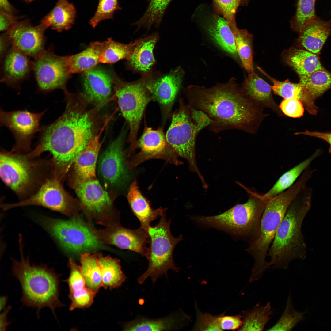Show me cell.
Masks as SVG:
<instances>
[{
  "label": "cell",
  "instance_id": "obj_1",
  "mask_svg": "<svg viewBox=\"0 0 331 331\" xmlns=\"http://www.w3.org/2000/svg\"><path fill=\"white\" fill-rule=\"evenodd\" d=\"M66 107L52 123L40 129L38 144L29 154L36 158L46 152L52 156L54 174L62 178L90 140L103 131L109 120L101 106L88 108L82 93H64Z\"/></svg>",
  "mask_w": 331,
  "mask_h": 331
},
{
  "label": "cell",
  "instance_id": "obj_2",
  "mask_svg": "<svg viewBox=\"0 0 331 331\" xmlns=\"http://www.w3.org/2000/svg\"><path fill=\"white\" fill-rule=\"evenodd\" d=\"M184 93L188 104L206 114L211 121L210 129L216 132L237 129L254 133L265 116L233 78L210 88L191 85Z\"/></svg>",
  "mask_w": 331,
  "mask_h": 331
},
{
  "label": "cell",
  "instance_id": "obj_3",
  "mask_svg": "<svg viewBox=\"0 0 331 331\" xmlns=\"http://www.w3.org/2000/svg\"><path fill=\"white\" fill-rule=\"evenodd\" d=\"M20 247L21 260H12V270L21 286L22 304L36 309L38 317L42 308L48 307L56 318L55 309L64 306L59 299V275L46 265L31 264Z\"/></svg>",
  "mask_w": 331,
  "mask_h": 331
},
{
  "label": "cell",
  "instance_id": "obj_4",
  "mask_svg": "<svg viewBox=\"0 0 331 331\" xmlns=\"http://www.w3.org/2000/svg\"><path fill=\"white\" fill-rule=\"evenodd\" d=\"M310 199L302 191L290 204L268 251L270 267L286 269L292 260L304 258L306 245L301 228Z\"/></svg>",
  "mask_w": 331,
  "mask_h": 331
},
{
  "label": "cell",
  "instance_id": "obj_5",
  "mask_svg": "<svg viewBox=\"0 0 331 331\" xmlns=\"http://www.w3.org/2000/svg\"><path fill=\"white\" fill-rule=\"evenodd\" d=\"M249 198L220 214L211 216H196L192 219L206 226L226 230L246 239L249 245L258 238L262 214L269 199L251 189L243 187Z\"/></svg>",
  "mask_w": 331,
  "mask_h": 331
},
{
  "label": "cell",
  "instance_id": "obj_6",
  "mask_svg": "<svg viewBox=\"0 0 331 331\" xmlns=\"http://www.w3.org/2000/svg\"><path fill=\"white\" fill-rule=\"evenodd\" d=\"M303 188L302 183L297 181L287 189L269 199L261 218L259 236L246 249L254 261L250 277L252 280H258L269 268L266 257L277 230L291 202Z\"/></svg>",
  "mask_w": 331,
  "mask_h": 331
},
{
  "label": "cell",
  "instance_id": "obj_7",
  "mask_svg": "<svg viewBox=\"0 0 331 331\" xmlns=\"http://www.w3.org/2000/svg\"><path fill=\"white\" fill-rule=\"evenodd\" d=\"M211 123L206 114L186 105L184 99H181L178 108L172 115L171 124L166 134L167 142L175 154L187 160L190 170L196 173L202 182L204 180L196 161L195 143L199 132Z\"/></svg>",
  "mask_w": 331,
  "mask_h": 331
},
{
  "label": "cell",
  "instance_id": "obj_8",
  "mask_svg": "<svg viewBox=\"0 0 331 331\" xmlns=\"http://www.w3.org/2000/svg\"><path fill=\"white\" fill-rule=\"evenodd\" d=\"M26 154L2 150L0 156V175L3 182L20 197L33 194L46 180L44 161Z\"/></svg>",
  "mask_w": 331,
  "mask_h": 331
},
{
  "label": "cell",
  "instance_id": "obj_9",
  "mask_svg": "<svg viewBox=\"0 0 331 331\" xmlns=\"http://www.w3.org/2000/svg\"><path fill=\"white\" fill-rule=\"evenodd\" d=\"M165 211L158 223L150 226L147 231L150 237L149 253L147 258L148 265L146 270L137 279L138 283L143 284L150 277L154 284L163 276H167L169 270L178 272L179 268L175 264L173 257L174 249L182 239V235L173 236L170 230V220L166 218Z\"/></svg>",
  "mask_w": 331,
  "mask_h": 331
},
{
  "label": "cell",
  "instance_id": "obj_10",
  "mask_svg": "<svg viewBox=\"0 0 331 331\" xmlns=\"http://www.w3.org/2000/svg\"><path fill=\"white\" fill-rule=\"evenodd\" d=\"M39 221L66 252L80 254L103 248L95 229L77 215L67 220L41 216Z\"/></svg>",
  "mask_w": 331,
  "mask_h": 331
},
{
  "label": "cell",
  "instance_id": "obj_11",
  "mask_svg": "<svg viewBox=\"0 0 331 331\" xmlns=\"http://www.w3.org/2000/svg\"><path fill=\"white\" fill-rule=\"evenodd\" d=\"M148 76H142L137 81L127 82L114 75L113 96L129 125L128 140L130 146L134 145L137 140L138 131L146 106L154 101L146 86Z\"/></svg>",
  "mask_w": 331,
  "mask_h": 331
},
{
  "label": "cell",
  "instance_id": "obj_12",
  "mask_svg": "<svg viewBox=\"0 0 331 331\" xmlns=\"http://www.w3.org/2000/svg\"><path fill=\"white\" fill-rule=\"evenodd\" d=\"M74 188L81 202L86 217L106 226L119 223V216L112 210V201L96 178L74 180Z\"/></svg>",
  "mask_w": 331,
  "mask_h": 331
},
{
  "label": "cell",
  "instance_id": "obj_13",
  "mask_svg": "<svg viewBox=\"0 0 331 331\" xmlns=\"http://www.w3.org/2000/svg\"><path fill=\"white\" fill-rule=\"evenodd\" d=\"M60 181L52 176L27 198L15 203L3 204L1 207L6 211L19 207L40 206L71 217L76 215L80 207L65 190Z\"/></svg>",
  "mask_w": 331,
  "mask_h": 331
},
{
  "label": "cell",
  "instance_id": "obj_14",
  "mask_svg": "<svg viewBox=\"0 0 331 331\" xmlns=\"http://www.w3.org/2000/svg\"><path fill=\"white\" fill-rule=\"evenodd\" d=\"M192 18L219 48L233 58H239L234 36L228 22L213 5H199Z\"/></svg>",
  "mask_w": 331,
  "mask_h": 331
},
{
  "label": "cell",
  "instance_id": "obj_15",
  "mask_svg": "<svg viewBox=\"0 0 331 331\" xmlns=\"http://www.w3.org/2000/svg\"><path fill=\"white\" fill-rule=\"evenodd\" d=\"M46 110L34 113L26 110L9 112L0 108V125L7 128L13 134L15 140L11 151L20 154L30 152L32 140L40 130V120Z\"/></svg>",
  "mask_w": 331,
  "mask_h": 331
},
{
  "label": "cell",
  "instance_id": "obj_16",
  "mask_svg": "<svg viewBox=\"0 0 331 331\" xmlns=\"http://www.w3.org/2000/svg\"><path fill=\"white\" fill-rule=\"evenodd\" d=\"M39 90L47 93L57 89L67 91L66 84L71 74L69 72L64 56L56 55L51 49L45 51L32 62Z\"/></svg>",
  "mask_w": 331,
  "mask_h": 331
},
{
  "label": "cell",
  "instance_id": "obj_17",
  "mask_svg": "<svg viewBox=\"0 0 331 331\" xmlns=\"http://www.w3.org/2000/svg\"><path fill=\"white\" fill-rule=\"evenodd\" d=\"M95 233L103 244L111 245L131 250L148 258L150 237L147 230L140 226L136 230L122 227L120 223L110 224Z\"/></svg>",
  "mask_w": 331,
  "mask_h": 331
},
{
  "label": "cell",
  "instance_id": "obj_18",
  "mask_svg": "<svg viewBox=\"0 0 331 331\" xmlns=\"http://www.w3.org/2000/svg\"><path fill=\"white\" fill-rule=\"evenodd\" d=\"M184 72L180 67L159 76H148L146 86L154 101L159 104L164 122L170 116L172 106L181 88Z\"/></svg>",
  "mask_w": 331,
  "mask_h": 331
},
{
  "label": "cell",
  "instance_id": "obj_19",
  "mask_svg": "<svg viewBox=\"0 0 331 331\" xmlns=\"http://www.w3.org/2000/svg\"><path fill=\"white\" fill-rule=\"evenodd\" d=\"M136 148L140 150L131 162V168L146 160L153 158L164 159L175 164L179 163L176 158L177 156L169 146L162 127L153 130L145 123L142 135L129 150L132 151Z\"/></svg>",
  "mask_w": 331,
  "mask_h": 331
},
{
  "label": "cell",
  "instance_id": "obj_20",
  "mask_svg": "<svg viewBox=\"0 0 331 331\" xmlns=\"http://www.w3.org/2000/svg\"><path fill=\"white\" fill-rule=\"evenodd\" d=\"M47 28L43 24L34 26L30 20L17 21L7 31L12 47L34 59L44 51V32Z\"/></svg>",
  "mask_w": 331,
  "mask_h": 331
},
{
  "label": "cell",
  "instance_id": "obj_21",
  "mask_svg": "<svg viewBox=\"0 0 331 331\" xmlns=\"http://www.w3.org/2000/svg\"><path fill=\"white\" fill-rule=\"evenodd\" d=\"M124 136L122 132L108 146L99 160V173L105 183L110 186L122 185L129 177L124 159Z\"/></svg>",
  "mask_w": 331,
  "mask_h": 331
},
{
  "label": "cell",
  "instance_id": "obj_22",
  "mask_svg": "<svg viewBox=\"0 0 331 331\" xmlns=\"http://www.w3.org/2000/svg\"><path fill=\"white\" fill-rule=\"evenodd\" d=\"M83 74L82 93L89 104L103 107L114 99L111 95L114 75L96 67Z\"/></svg>",
  "mask_w": 331,
  "mask_h": 331
},
{
  "label": "cell",
  "instance_id": "obj_23",
  "mask_svg": "<svg viewBox=\"0 0 331 331\" xmlns=\"http://www.w3.org/2000/svg\"><path fill=\"white\" fill-rule=\"evenodd\" d=\"M29 57L11 46L2 60L1 81L12 87H19L32 70Z\"/></svg>",
  "mask_w": 331,
  "mask_h": 331
},
{
  "label": "cell",
  "instance_id": "obj_24",
  "mask_svg": "<svg viewBox=\"0 0 331 331\" xmlns=\"http://www.w3.org/2000/svg\"><path fill=\"white\" fill-rule=\"evenodd\" d=\"M159 38L155 32L145 37L136 40L133 51L127 60V68L142 76L152 74V68L156 61L153 54L154 48Z\"/></svg>",
  "mask_w": 331,
  "mask_h": 331
},
{
  "label": "cell",
  "instance_id": "obj_25",
  "mask_svg": "<svg viewBox=\"0 0 331 331\" xmlns=\"http://www.w3.org/2000/svg\"><path fill=\"white\" fill-rule=\"evenodd\" d=\"M188 316L181 310L174 312L158 318H150L142 316L126 323L124 331H173L179 330L186 325Z\"/></svg>",
  "mask_w": 331,
  "mask_h": 331
},
{
  "label": "cell",
  "instance_id": "obj_26",
  "mask_svg": "<svg viewBox=\"0 0 331 331\" xmlns=\"http://www.w3.org/2000/svg\"><path fill=\"white\" fill-rule=\"evenodd\" d=\"M241 88L246 96L260 108H269L278 115H282L273 97L271 86L254 71L248 73Z\"/></svg>",
  "mask_w": 331,
  "mask_h": 331
},
{
  "label": "cell",
  "instance_id": "obj_27",
  "mask_svg": "<svg viewBox=\"0 0 331 331\" xmlns=\"http://www.w3.org/2000/svg\"><path fill=\"white\" fill-rule=\"evenodd\" d=\"M127 198L133 213L140 222V227L147 230L151 226V222L160 217L166 210L162 207L152 208L149 202L140 192L135 181L131 184Z\"/></svg>",
  "mask_w": 331,
  "mask_h": 331
},
{
  "label": "cell",
  "instance_id": "obj_28",
  "mask_svg": "<svg viewBox=\"0 0 331 331\" xmlns=\"http://www.w3.org/2000/svg\"><path fill=\"white\" fill-rule=\"evenodd\" d=\"M299 40L308 51L318 54L331 32V20L323 21L317 17L300 32Z\"/></svg>",
  "mask_w": 331,
  "mask_h": 331
},
{
  "label": "cell",
  "instance_id": "obj_29",
  "mask_svg": "<svg viewBox=\"0 0 331 331\" xmlns=\"http://www.w3.org/2000/svg\"><path fill=\"white\" fill-rule=\"evenodd\" d=\"M102 131L92 138L80 152L74 163V180H83L96 177V168L101 147L100 137Z\"/></svg>",
  "mask_w": 331,
  "mask_h": 331
},
{
  "label": "cell",
  "instance_id": "obj_30",
  "mask_svg": "<svg viewBox=\"0 0 331 331\" xmlns=\"http://www.w3.org/2000/svg\"><path fill=\"white\" fill-rule=\"evenodd\" d=\"M106 44V41L92 42L82 52L64 56L65 63L70 74L84 73L96 67L99 63L101 55Z\"/></svg>",
  "mask_w": 331,
  "mask_h": 331
},
{
  "label": "cell",
  "instance_id": "obj_31",
  "mask_svg": "<svg viewBox=\"0 0 331 331\" xmlns=\"http://www.w3.org/2000/svg\"><path fill=\"white\" fill-rule=\"evenodd\" d=\"M258 69L266 76L273 83L271 86L274 94L284 99L295 98L299 99L302 103L306 109L310 114L316 115L318 108L314 104V99L307 92L304 87L299 82L294 83L288 79L280 81L272 78L260 67Z\"/></svg>",
  "mask_w": 331,
  "mask_h": 331
},
{
  "label": "cell",
  "instance_id": "obj_32",
  "mask_svg": "<svg viewBox=\"0 0 331 331\" xmlns=\"http://www.w3.org/2000/svg\"><path fill=\"white\" fill-rule=\"evenodd\" d=\"M77 15L75 7L67 0H58L52 9L40 21L47 27L61 32L70 29Z\"/></svg>",
  "mask_w": 331,
  "mask_h": 331
},
{
  "label": "cell",
  "instance_id": "obj_33",
  "mask_svg": "<svg viewBox=\"0 0 331 331\" xmlns=\"http://www.w3.org/2000/svg\"><path fill=\"white\" fill-rule=\"evenodd\" d=\"M285 59L287 63L299 76L323 68L317 55L305 50L291 48L288 51Z\"/></svg>",
  "mask_w": 331,
  "mask_h": 331
},
{
  "label": "cell",
  "instance_id": "obj_34",
  "mask_svg": "<svg viewBox=\"0 0 331 331\" xmlns=\"http://www.w3.org/2000/svg\"><path fill=\"white\" fill-rule=\"evenodd\" d=\"M98 255L102 287L105 289H112L122 285L126 277L122 270L120 260L108 256H104L101 254Z\"/></svg>",
  "mask_w": 331,
  "mask_h": 331
},
{
  "label": "cell",
  "instance_id": "obj_35",
  "mask_svg": "<svg viewBox=\"0 0 331 331\" xmlns=\"http://www.w3.org/2000/svg\"><path fill=\"white\" fill-rule=\"evenodd\" d=\"M98 254L85 253L80 254L81 267L86 287L96 294L102 287L101 274Z\"/></svg>",
  "mask_w": 331,
  "mask_h": 331
},
{
  "label": "cell",
  "instance_id": "obj_36",
  "mask_svg": "<svg viewBox=\"0 0 331 331\" xmlns=\"http://www.w3.org/2000/svg\"><path fill=\"white\" fill-rule=\"evenodd\" d=\"M272 311L270 302L265 306L257 304L252 309L242 312V324L238 331H260L264 330L270 320Z\"/></svg>",
  "mask_w": 331,
  "mask_h": 331
},
{
  "label": "cell",
  "instance_id": "obj_37",
  "mask_svg": "<svg viewBox=\"0 0 331 331\" xmlns=\"http://www.w3.org/2000/svg\"><path fill=\"white\" fill-rule=\"evenodd\" d=\"M234 39L237 52L243 66L249 73L254 71L252 37L247 30L237 25L230 27Z\"/></svg>",
  "mask_w": 331,
  "mask_h": 331
},
{
  "label": "cell",
  "instance_id": "obj_38",
  "mask_svg": "<svg viewBox=\"0 0 331 331\" xmlns=\"http://www.w3.org/2000/svg\"><path fill=\"white\" fill-rule=\"evenodd\" d=\"M318 154L317 153H315L283 173L268 191L262 194L263 196L269 199L288 189L295 183Z\"/></svg>",
  "mask_w": 331,
  "mask_h": 331
},
{
  "label": "cell",
  "instance_id": "obj_39",
  "mask_svg": "<svg viewBox=\"0 0 331 331\" xmlns=\"http://www.w3.org/2000/svg\"><path fill=\"white\" fill-rule=\"evenodd\" d=\"M299 77V82L314 99L331 88V74L324 68Z\"/></svg>",
  "mask_w": 331,
  "mask_h": 331
},
{
  "label": "cell",
  "instance_id": "obj_40",
  "mask_svg": "<svg viewBox=\"0 0 331 331\" xmlns=\"http://www.w3.org/2000/svg\"><path fill=\"white\" fill-rule=\"evenodd\" d=\"M172 0H150L142 16L132 24L137 30L141 28L149 30L153 26H159L163 17Z\"/></svg>",
  "mask_w": 331,
  "mask_h": 331
},
{
  "label": "cell",
  "instance_id": "obj_41",
  "mask_svg": "<svg viewBox=\"0 0 331 331\" xmlns=\"http://www.w3.org/2000/svg\"><path fill=\"white\" fill-rule=\"evenodd\" d=\"M106 44L101 55L99 63L112 64L120 60H127L131 55L136 41L128 44L116 42L111 38L106 41Z\"/></svg>",
  "mask_w": 331,
  "mask_h": 331
},
{
  "label": "cell",
  "instance_id": "obj_42",
  "mask_svg": "<svg viewBox=\"0 0 331 331\" xmlns=\"http://www.w3.org/2000/svg\"><path fill=\"white\" fill-rule=\"evenodd\" d=\"M306 312H301L295 310L292 306L291 297L289 296L282 316L276 324L267 330L290 331L303 319V315Z\"/></svg>",
  "mask_w": 331,
  "mask_h": 331
},
{
  "label": "cell",
  "instance_id": "obj_43",
  "mask_svg": "<svg viewBox=\"0 0 331 331\" xmlns=\"http://www.w3.org/2000/svg\"><path fill=\"white\" fill-rule=\"evenodd\" d=\"M122 9L118 0H99L95 14L90 19L89 23L95 28L103 20L113 19L115 12Z\"/></svg>",
  "mask_w": 331,
  "mask_h": 331
},
{
  "label": "cell",
  "instance_id": "obj_44",
  "mask_svg": "<svg viewBox=\"0 0 331 331\" xmlns=\"http://www.w3.org/2000/svg\"><path fill=\"white\" fill-rule=\"evenodd\" d=\"M315 0H298L295 18L294 27L300 32L317 16L315 14Z\"/></svg>",
  "mask_w": 331,
  "mask_h": 331
},
{
  "label": "cell",
  "instance_id": "obj_45",
  "mask_svg": "<svg viewBox=\"0 0 331 331\" xmlns=\"http://www.w3.org/2000/svg\"><path fill=\"white\" fill-rule=\"evenodd\" d=\"M96 295L95 293L86 287L75 291L70 292L69 297L71 301L70 310L89 307L93 302Z\"/></svg>",
  "mask_w": 331,
  "mask_h": 331
},
{
  "label": "cell",
  "instance_id": "obj_46",
  "mask_svg": "<svg viewBox=\"0 0 331 331\" xmlns=\"http://www.w3.org/2000/svg\"><path fill=\"white\" fill-rule=\"evenodd\" d=\"M241 0H212L214 8L227 21L230 26L236 25V13Z\"/></svg>",
  "mask_w": 331,
  "mask_h": 331
},
{
  "label": "cell",
  "instance_id": "obj_47",
  "mask_svg": "<svg viewBox=\"0 0 331 331\" xmlns=\"http://www.w3.org/2000/svg\"><path fill=\"white\" fill-rule=\"evenodd\" d=\"M194 330L222 331L219 315H213L209 313H203L198 310Z\"/></svg>",
  "mask_w": 331,
  "mask_h": 331
},
{
  "label": "cell",
  "instance_id": "obj_48",
  "mask_svg": "<svg viewBox=\"0 0 331 331\" xmlns=\"http://www.w3.org/2000/svg\"><path fill=\"white\" fill-rule=\"evenodd\" d=\"M70 274L64 281L67 283L70 292L75 291L86 287L85 282L82 272L81 266L78 265L72 258L69 260Z\"/></svg>",
  "mask_w": 331,
  "mask_h": 331
},
{
  "label": "cell",
  "instance_id": "obj_49",
  "mask_svg": "<svg viewBox=\"0 0 331 331\" xmlns=\"http://www.w3.org/2000/svg\"><path fill=\"white\" fill-rule=\"evenodd\" d=\"M303 104L299 99L292 98L284 99L280 103L279 107L285 115L292 118H299L303 115L304 108Z\"/></svg>",
  "mask_w": 331,
  "mask_h": 331
},
{
  "label": "cell",
  "instance_id": "obj_50",
  "mask_svg": "<svg viewBox=\"0 0 331 331\" xmlns=\"http://www.w3.org/2000/svg\"><path fill=\"white\" fill-rule=\"evenodd\" d=\"M220 323L221 329L223 330H238L242 324L241 314L236 315H220Z\"/></svg>",
  "mask_w": 331,
  "mask_h": 331
},
{
  "label": "cell",
  "instance_id": "obj_51",
  "mask_svg": "<svg viewBox=\"0 0 331 331\" xmlns=\"http://www.w3.org/2000/svg\"><path fill=\"white\" fill-rule=\"evenodd\" d=\"M18 21V17L0 9V30L6 32Z\"/></svg>",
  "mask_w": 331,
  "mask_h": 331
},
{
  "label": "cell",
  "instance_id": "obj_52",
  "mask_svg": "<svg viewBox=\"0 0 331 331\" xmlns=\"http://www.w3.org/2000/svg\"><path fill=\"white\" fill-rule=\"evenodd\" d=\"M295 134L308 135L320 138L325 141L329 145V152L331 153V132L322 133L318 131H306L304 132L296 133Z\"/></svg>",
  "mask_w": 331,
  "mask_h": 331
},
{
  "label": "cell",
  "instance_id": "obj_53",
  "mask_svg": "<svg viewBox=\"0 0 331 331\" xmlns=\"http://www.w3.org/2000/svg\"><path fill=\"white\" fill-rule=\"evenodd\" d=\"M0 43V56L1 62L10 48H9L10 45H11L10 40L6 32L1 35Z\"/></svg>",
  "mask_w": 331,
  "mask_h": 331
},
{
  "label": "cell",
  "instance_id": "obj_54",
  "mask_svg": "<svg viewBox=\"0 0 331 331\" xmlns=\"http://www.w3.org/2000/svg\"><path fill=\"white\" fill-rule=\"evenodd\" d=\"M11 309V307L9 306L7 307L0 315V330H5L6 329L7 326L9 324L7 321V315L9 311Z\"/></svg>",
  "mask_w": 331,
  "mask_h": 331
},
{
  "label": "cell",
  "instance_id": "obj_55",
  "mask_svg": "<svg viewBox=\"0 0 331 331\" xmlns=\"http://www.w3.org/2000/svg\"><path fill=\"white\" fill-rule=\"evenodd\" d=\"M0 9L14 15V9L8 0H0Z\"/></svg>",
  "mask_w": 331,
  "mask_h": 331
},
{
  "label": "cell",
  "instance_id": "obj_56",
  "mask_svg": "<svg viewBox=\"0 0 331 331\" xmlns=\"http://www.w3.org/2000/svg\"><path fill=\"white\" fill-rule=\"evenodd\" d=\"M7 298L5 296L1 297L0 298V310L3 309L5 306Z\"/></svg>",
  "mask_w": 331,
  "mask_h": 331
},
{
  "label": "cell",
  "instance_id": "obj_57",
  "mask_svg": "<svg viewBox=\"0 0 331 331\" xmlns=\"http://www.w3.org/2000/svg\"><path fill=\"white\" fill-rule=\"evenodd\" d=\"M22 0L25 2L26 3H30L31 2H33V1H35V0Z\"/></svg>",
  "mask_w": 331,
  "mask_h": 331
},
{
  "label": "cell",
  "instance_id": "obj_58",
  "mask_svg": "<svg viewBox=\"0 0 331 331\" xmlns=\"http://www.w3.org/2000/svg\"><path fill=\"white\" fill-rule=\"evenodd\" d=\"M147 2H149L150 0H146Z\"/></svg>",
  "mask_w": 331,
  "mask_h": 331
}]
</instances>
